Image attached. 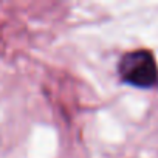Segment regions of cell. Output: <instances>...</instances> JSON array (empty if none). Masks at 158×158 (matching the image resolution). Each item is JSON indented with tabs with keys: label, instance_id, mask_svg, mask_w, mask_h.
<instances>
[{
	"label": "cell",
	"instance_id": "1",
	"mask_svg": "<svg viewBox=\"0 0 158 158\" xmlns=\"http://www.w3.org/2000/svg\"><path fill=\"white\" fill-rule=\"evenodd\" d=\"M121 81L136 89H153L158 85V65L150 50L139 48L127 51L118 62Z\"/></svg>",
	"mask_w": 158,
	"mask_h": 158
}]
</instances>
